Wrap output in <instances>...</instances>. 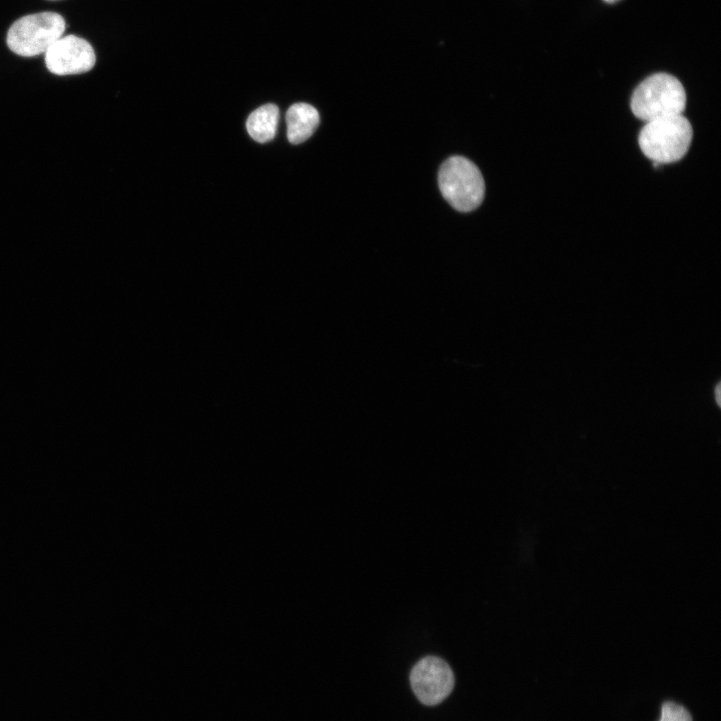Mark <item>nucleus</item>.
<instances>
[{
	"label": "nucleus",
	"instance_id": "f257e3e1",
	"mask_svg": "<svg viewBox=\"0 0 721 721\" xmlns=\"http://www.w3.org/2000/svg\"><path fill=\"white\" fill-rule=\"evenodd\" d=\"M630 106L633 115L645 123L680 116L686 108V93L673 76L655 74L635 89Z\"/></svg>",
	"mask_w": 721,
	"mask_h": 721
},
{
	"label": "nucleus",
	"instance_id": "f03ea898",
	"mask_svg": "<svg viewBox=\"0 0 721 721\" xmlns=\"http://www.w3.org/2000/svg\"><path fill=\"white\" fill-rule=\"evenodd\" d=\"M692 138L691 124L680 115L646 123L638 142L644 156L660 166L682 160L690 148Z\"/></svg>",
	"mask_w": 721,
	"mask_h": 721
},
{
	"label": "nucleus",
	"instance_id": "7ed1b4c3",
	"mask_svg": "<svg viewBox=\"0 0 721 721\" xmlns=\"http://www.w3.org/2000/svg\"><path fill=\"white\" fill-rule=\"evenodd\" d=\"M438 183L444 199L458 212L470 213L483 203V176L475 164L463 157H452L441 166Z\"/></svg>",
	"mask_w": 721,
	"mask_h": 721
},
{
	"label": "nucleus",
	"instance_id": "20e7f679",
	"mask_svg": "<svg viewBox=\"0 0 721 721\" xmlns=\"http://www.w3.org/2000/svg\"><path fill=\"white\" fill-rule=\"evenodd\" d=\"M66 29L65 19L57 13L45 12L26 16L11 27L7 44L18 56L38 57L46 54L62 39Z\"/></svg>",
	"mask_w": 721,
	"mask_h": 721
},
{
	"label": "nucleus",
	"instance_id": "39448f33",
	"mask_svg": "<svg viewBox=\"0 0 721 721\" xmlns=\"http://www.w3.org/2000/svg\"><path fill=\"white\" fill-rule=\"evenodd\" d=\"M411 685L425 705H437L452 692L455 677L449 664L436 656L421 659L412 669Z\"/></svg>",
	"mask_w": 721,
	"mask_h": 721
},
{
	"label": "nucleus",
	"instance_id": "423d86ee",
	"mask_svg": "<svg viewBox=\"0 0 721 721\" xmlns=\"http://www.w3.org/2000/svg\"><path fill=\"white\" fill-rule=\"evenodd\" d=\"M97 63L92 45L79 37L67 36L46 53V66L57 76L67 77L91 72Z\"/></svg>",
	"mask_w": 721,
	"mask_h": 721
},
{
	"label": "nucleus",
	"instance_id": "0eeeda50",
	"mask_svg": "<svg viewBox=\"0 0 721 721\" xmlns=\"http://www.w3.org/2000/svg\"><path fill=\"white\" fill-rule=\"evenodd\" d=\"M287 136L293 145H300L308 141L320 125L318 111L308 104H295L287 113Z\"/></svg>",
	"mask_w": 721,
	"mask_h": 721
},
{
	"label": "nucleus",
	"instance_id": "6e6552de",
	"mask_svg": "<svg viewBox=\"0 0 721 721\" xmlns=\"http://www.w3.org/2000/svg\"><path fill=\"white\" fill-rule=\"evenodd\" d=\"M280 120V111L276 105H265L253 112L247 121V131L251 138L266 144L274 140Z\"/></svg>",
	"mask_w": 721,
	"mask_h": 721
},
{
	"label": "nucleus",
	"instance_id": "1a4fd4ad",
	"mask_svg": "<svg viewBox=\"0 0 721 721\" xmlns=\"http://www.w3.org/2000/svg\"><path fill=\"white\" fill-rule=\"evenodd\" d=\"M660 721H692V718L683 706L673 702H666L662 706Z\"/></svg>",
	"mask_w": 721,
	"mask_h": 721
},
{
	"label": "nucleus",
	"instance_id": "9d476101",
	"mask_svg": "<svg viewBox=\"0 0 721 721\" xmlns=\"http://www.w3.org/2000/svg\"><path fill=\"white\" fill-rule=\"evenodd\" d=\"M604 2L612 4L618 2V0H604Z\"/></svg>",
	"mask_w": 721,
	"mask_h": 721
},
{
	"label": "nucleus",
	"instance_id": "9b49d317",
	"mask_svg": "<svg viewBox=\"0 0 721 721\" xmlns=\"http://www.w3.org/2000/svg\"><path fill=\"white\" fill-rule=\"evenodd\" d=\"M50 2H58V0H50Z\"/></svg>",
	"mask_w": 721,
	"mask_h": 721
}]
</instances>
